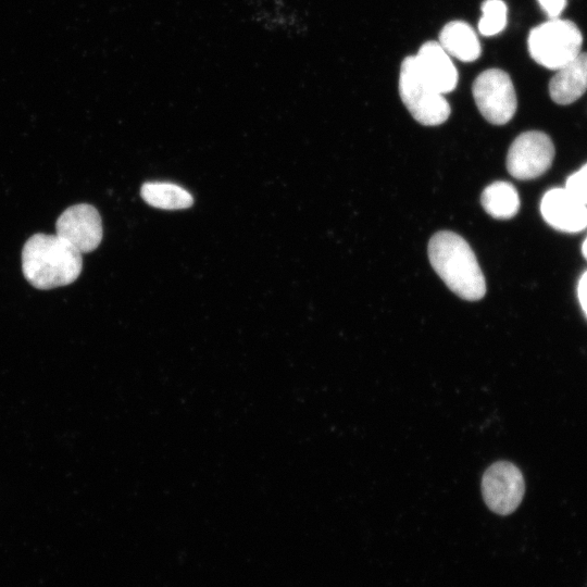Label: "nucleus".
<instances>
[{"label": "nucleus", "mask_w": 587, "mask_h": 587, "mask_svg": "<svg viewBox=\"0 0 587 587\" xmlns=\"http://www.w3.org/2000/svg\"><path fill=\"white\" fill-rule=\"evenodd\" d=\"M472 92L477 109L489 123L503 125L514 116L516 93L504 71L489 68L482 72L473 83Z\"/></svg>", "instance_id": "nucleus-5"}, {"label": "nucleus", "mask_w": 587, "mask_h": 587, "mask_svg": "<svg viewBox=\"0 0 587 587\" xmlns=\"http://www.w3.org/2000/svg\"><path fill=\"white\" fill-rule=\"evenodd\" d=\"M399 93L413 118L423 125H440L450 115L448 101L423 78L414 55L404 58L401 63Z\"/></svg>", "instance_id": "nucleus-4"}, {"label": "nucleus", "mask_w": 587, "mask_h": 587, "mask_svg": "<svg viewBox=\"0 0 587 587\" xmlns=\"http://www.w3.org/2000/svg\"><path fill=\"white\" fill-rule=\"evenodd\" d=\"M429 262L457 296L476 301L486 294L484 274L470 245L452 232L436 233L428 243Z\"/></svg>", "instance_id": "nucleus-2"}, {"label": "nucleus", "mask_w": 587, "mask_h": 587, "mask_svg": "<svg viewBox=\"0 0 587 587\" xmlns=\"http://www.w3.org/2000/svg\"><path fill=\"white\" fill-rule=\"evenodd\" d=\"M439 45L449 54L463 62L480 57V43L475 30L463 21L447 23L439 33Z\"/></svg>", "instance_id": "nucleus-12"}, {"label": "nucleus", "mask_w": 587, "mask_h": 587, "mask_svg": "<svg viewBox=\"0 0 587 587\" xmlns=\"http://www.w3.org/2000/svg\"><path fill=\"white\" fill-rule=\"evenodd\" d=\"M587 90V52H579L573 60L557 70L549 83L551 99L559 104H570Z\"/></svg>", "instance_id": "nucleus-11"}, {"label": "nucleus", "mask_w": 587, "mask_h": 587, "mask_svg": "<svg viewBox=\"0 0 587 587\" xmlns=\"http://www.w3.org/2000/svg\"><path fill=\"white\" fill-rule=\"evenodd\" d=\"M583 36L571 21L551 18L536 27L528 35L529 55L538 64L558 70L573 60L582 48Z\"/></svg>", "instance_id": "nucleus-3"}, {"label": "nucleus", "mask_w": 587, "mask_h": 587, "mask_svg": "<svg viewBox=\"0 0 587 587\" xmlns=\"http://www.w3.org/2000/svg\"><path fill=\"white\" fill-rule=\"evenodd\" d=\"M577 297L585 315L587 316V271L582 274L577 284Z\"/></svg>", "instance_id": "nucleus-18"}, {"label": "nucleus", "mask_w": 587, "mask_h": 587, "mask_svg": "<svg viewBox=\"0 0 587 587\" xmlns=\"http://www.w3.org/2000/svg\"><path fill=\"white\" fill-rule=\"evenodd\" d=\"M423 78L441 95L451 92L458 84V71L439 42H424L414 55Z\"/></svg>", "instance_id": "nucleus-10"}, {"label": "nucleus", "mask_w": 587, "mask_h": 587, "mask_svg": "<svg viewBox=\"0 0 587 587\" xmlns=\"http://www.w3.org/2000/svg\"><path fill=\"white\" fill-rule=\"evenodd\" d=\"M57 235L80 253L96 250L103 236L102 221L98 210L88 203L65 209L55 222Z\"/></svg>", "instance_id": "nucleus-8"}, {"label": "nucleus", "mask_w": 587, "mask_h": 587, "mask_svg": "<svg viewBox=\"0 0 587 587\" xmlns=\"http://www.w3.org/2000/svg\"><path fill=\"white\" fill-rule=\"evenodd\" d=\"M564 188L587 204V163L566 178Z\"/></svg>", "instance_id": "nucleus-16"}, {"label": "nucleus", "mask_w": 587, "mask_h": 587, "mask_svg": "<svg viewBox=\"0 0 587 587\" xmlns=\"http://www.w3.org/2000/svg\"><path fill=\"white\" fill-rule=\"evenodd\" d=\"M544 220L563 233H578L587 227V204L575 198L566 188H552L540 201Z\"/></svg>", "instance_id": "nucleus-9"}, {"label": "nucleus", "mask_w": 587, "mask_h": 587, "mask_svg": "<svg viewBox=\"0 0 587 587\" xmlns=\"http://www.w3.org/2000/svg\"><path fill=\"white\" fill-rule=\"evenodd\" d=\"M140 195L151 207L180 210L192 205V196L183 187L167 182H149L141 186Z\"/></svg>", "instance_id": "nucleus-14"}, {"label": "nucleus", "mask_w": 587, "mask_h": 587, "mask_svg": "<svg viewBox=\"0 0 587 587\" xmlns=\"http://www.w3.org/2000/svg\"><path fill=\"white\" fill-rule=\"evenodd\" d=\"M478 30L483 36H494L507 25V4L502 0H485L482 5Z\"/></svg>", "instance_id": "nucleus-15"}, {"label": "nucleus", "mask_w": 587, "mask_h": 587, "mask_svg": "<svg viewBox=\"0 0 587 587\" xmlns=\"http://www.w3.org/2000/svg\"><path fill=\"white\" fill-rule=\"evenodd\" d=\"M480 203L492 217L507 220L513 217L520 210V197L516 188L508 182H495L487 186Z\"/></svg>", "instance_id": "nucleus-13"}, {"label": "nucleus", "mask_w": 587, "mask_h": 587, "mask_svg": "<svg viewBox=\"0 0 587 587\" xmlns=\"http://www.w3.org/2000/svg\"><path fill=\"white\" fill-rule=\"evenodd\" d=\"M544 12L551 18H558L566 5V0H537Z\"/></svg>", "instance_id": "nucleus-17"}, {"label": "nucleus", "mask_w": 587, "mask_h": 587, "mask_svg": "<svg viewBox=\"0 0 587 587\" xmlns=\"http://www.w3.org/2000/svg\"><path fill=\"white\" fill-rule=\"evenodd\" d=\"M525 491L521 471L512 463L499 461L483 475L482 494L487 507L495 513L508 515L520 505Z\"/></svg>", "instance_id": "nucleus-7"}, {"label": "nucleus", "mask_w": 587, "mask_h": 587, "mask_svg": "<svg viewBox=\"0 0 587 587\" xmlns=\"http://www.w3.org/2000/svg\"><path fill=\"white\" fill-rule=\"evenodd\" d=\"M82 267V253L57 234H35L22 250L23 274L37 289L70 285L78 278Z\"/></svg>", "instance_id": "nucleus-1"}, {"label": "nucleus", "mask_w": 587, "mask_h": 587, "mask_svg": "<svg viewBox=\"0 0 587 587\" xmlns=\"http://www.w3.org/2000/svg\"><path fill=\"white\" fill-rule=\"evenodd\" d=\"M554 158L550 137L538 130L519 135L508 151L507 170L516 179H534L549 170Z\"/></svg>", "instance_id": "nucleus-6"}, {"label": "nucleus", "mask_w": 587, "mask_h": 587, "mask_svg": "<svg viewBox=\"0 0 587 587\" xmlns=\"http://www.w3.org/2000/svg\"><path fill=\"white\" fill-rule=\"evenodd\" d=\"M582 254L587 260V236L582 245Z\"/></svg>", "instance_id": "nucleus-19"}]
</instances>
